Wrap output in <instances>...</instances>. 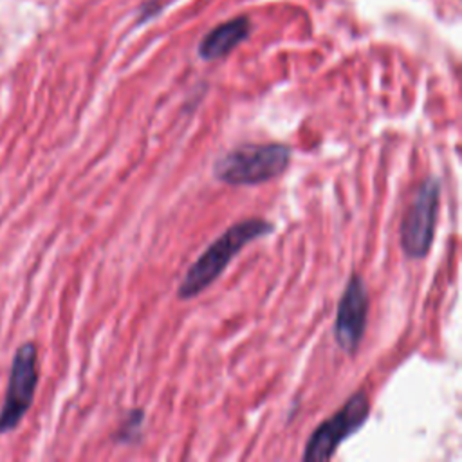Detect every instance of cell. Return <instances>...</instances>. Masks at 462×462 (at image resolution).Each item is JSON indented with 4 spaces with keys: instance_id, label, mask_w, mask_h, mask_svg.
I'll return each instance as SVG.
<instances>
[{
    "instance_id": "5",
    "label": "cell",
    "mask_w": 462,
    "mask_h": 462,
    "mask_svg": "<svg viewBox=\"0 0 462 462\" xmlns=\"http://www.w3.org/2000/svg\"><path fill=\"white\" fill-rule=\"evenodd\" d=\"M38 385V350L34 343H24L13 358L8 390L0 410V433L20 425L34 399Z\"/></svg>"
},
{
    "instance_id": "1",
    "label": "cell",
    "mask_w": 462,
    "mask_h": 462,
    "mask_svg": "<svg viewBox=\"0 0 462 462\" xmlns=\"http://www.w3.org/2000/svg\"><path fill=\"white\" fill-rule=\"evenodd\" d=\"M275 231V224L266 219H248L228 228L221 237L213 240L208 250L197 258L186 271L179 283L177 296L181 300H192L215 282L224 273L229 262L240 253L248 244L260 237H267Z\"/></svg>"
},
{
    "instance_id": "6",
    "label": "cell",
    "mask_w": 462,
    "mask_h": 462,
    "mask_svg": "<svg viewBox=\"0 0 462 462\" xmlns=\"http://www.w3.org/2000/svg\"><path fill=\"white\" fill-rule=\"evenodd\" d=\"M368 316V293H366L365 280L354 273L347 282L340 304H338L336 321H334V338L338 347L354 354L363 340Z\"/></svg>"
},
{
    "instance_id": "3",
    "label": "cell",
    "mask_w": 462,
    "mask_h": 462,
    "mask_svg": "<svg viewBox=\"0 0 462 462\" xmlns=\"http://www.w3.org/2000/svg\"><path fill=\"white\" fill-rule=\"evenodd\" d=\"M441 205V181L428 177L416 192L401 222V248L409 258H425L432 248Z\"/></svg>"
},
{
    "instance_id": "7",
    "label": "cell",
    "mask_w": 462,
    "mask_h": 462,
    "mask_svg": "<svg viewBox=\"0 0 462 462\" xmlns=\"http://www.w3.org/2000/svg\"><path fill=\"white\" fill-rule=\"evenodd\" d=\"M250 20L246 17H238L233 20L219 25L200 42L199 54L205 60H217L226 56L240 42H244L250 34Z\"/></svg>"
},
{
    "instance_id": "8",
    "label": "cell",
    "mask_w": 462,
    "mask_h": 462,
    "mask_svg": "<svg viewBox=\"0 0 462 462\" xmlns=\"http://www.w3.org/2000/svg\"><path fill=\"white\" fill-rule=\"evenodd\" d=\"M143 419H145V413L143 410H132L129 412V419H125L121 430L117 432V441L120 442H132L134 435H139L143 426Z\"/></svg>"
},
{
    "instance_id": "2",
    "label": "cell",
    "mask_w": 462,
    "mask_h": 462,
    "mask_svg": "<svg viewBox=\"0 0 462 462\" xmlns=\"http://www.w3.org/2000/svg\"><path fill=\"white\" fill-rule=\"evenodd\" d=\"M291 148L283 143L242 145L213 162V177L229 186H257L288 170Z\"/></svg>"
},
{
    "instance_id": "4",
    "label": "cell",
    "mask_w": 462,
    "mask_h": 462,
    "mask_svg": "<svg viewBox=\"0 0 462 462\" xmlns=\"http://www.w3.org/2000/svg\"><path fill=\"white\" fill-rule=\"evenodd\" d=\"M371 401L363 390L343 404L333 417L318 426L305 444L304 461H329L336 454L338 446L358 432L368 419Z\"/></svg>"
}]
</instances>
